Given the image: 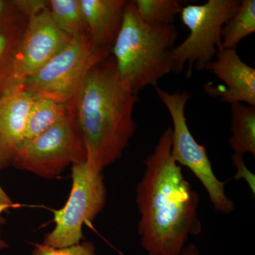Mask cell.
Instances as JSON below:
<instances>
[{"label": "cell", "instance_id": "obj_1", "mask_svg": "<svg viewBox=\"0 0 255 255\" xmlns=\"http://www.w3.org/2000/svg\"><path fill=\"white\" fill-rule=\"evenodd\" d=\"M172 128L162 132L143 164L136 187L137 233L148 255H179L190 236L202 232L199 196L171 154Z\"/></svg>", "mask_w": 255, "mask_h": 255}, {"label": "cell", "instance_id": "obj_2", "mask_svg": "<svg viewBox=\"0 0 255 255\" xmlns=\"http://www.w3.org/2000/svg\"><path fill=\"white\" fill-rule=\"evenodd\" d=\"M137 93L120 76L112 54L89 71L71 112L86 149V160L97 170L123 155L136 130Z\"/></svg>", "mask_w": 255, "mask_h": 255}, {"label": "cell", "instance_id": "obj_3", "mask_svg": "<svg viewBox=\"0 0 255 255\" xmlns=\"http://www.w3.org/2000/svg\"><path fill=\"white\" fill-rule=\"evenodd\" d=\"M177 30L173 24L152 26L137 15L133 1H127L123 23L111 54L124 81L137 92L157 84L172 72L170 55Z\"/></svg>", "mask_w": 255, "mask_h": 255}, {"label": "cell", "instance_id": "obj_4", "mask_svg": "<svg viewBox=\"0 0 255 255\" xmlns=\"http://www.w3.org/2000/svg\"><path fill=\"white\" fill-rule=\"evenodd\" d=\"M110 54L95 46L90 36L73 38L20 85L34 97L54 101L72 111L87 73Z\"/></svg>", "mask_w": 255, "mask_h": 255}, {"label": "cell", "instance_id": "obj_5", "mask_svg": "<svg viewBox=\"0 0 255 255\" xmlns=\"http://www.w3.org/2000/svg\"><path fill=\"white\" fill-rule=\"evenodd\" d=\"M241 4V0H209L204 4L182 7L181 18L189 34L171 52L172 72L182 73L186 64L187 78H191L193 68L208 70L221 48L223 26Z\"/></svg>", "mask_w": 255, "mask_h": 255}, {"label": "cell", "instance_id": "obj_6", "mask_svg": "<svg viewBox=\"0 0 255 255\" xmlns=\"http://www.w3.org/2000/svg\"><path fill=\"white\" fill-rule=\"evenodd\" d=\"M86 149L73 112L40 135L23 140L11 165L44 179L58 177L70 165L86 160Z\"/></svg>", "mask_w": 255, "mask_h": 255}, {"label": "cell", "instance_id": "obj_7", "mask_svg": "<svg viewBox=\"0 0 255 255\" xmlns=\"http://www.w3.org/2000/svg\"><path fill=\"white\" fill-rule=\"evenodd\" d=\"M159 98L168 110L172 119L171 154L176 163L190 169L204 186L214 209L223 214L236 209L235 202L226 194V182L216 177L206 147L198 143L188 127L185 117L186 105L191 93L186 90L169 92L155 87Z\"/></svg>", "mask_w": 255, "mask_h": 255}, {"label": "cell", "instance_id": "obj_8", "mask_svg": "<svg viewBox=\"0 0 255 255\" xmlns=\"http://www.w3.org/2000/svg\"><path fill=\"white\" fill-rule=\"evenodd\" d=\"M72 189L66 204L53 213L55 224L43 244L61 248L79 244L84 238L82 228L105 209L107 199L103 172L87 160L72 166Z\"/></svg>", "mask_w": 255, "mask_h": 255}, {"label": "cell", "instance_id": "obj_9", "mask_svg": "<svg viewBox=\"0 0 255 255\" xmlns=\"http://www.w3.org/2000/svg\"><path fill=\"white\" fill-rule=\"evenodd\" d=\"M72 38L55 23L49 6L30 15L15 55L7 90L36 73Z\"/></svg>", "mask_w": 255, "mask_h": 255}, {"label": "cell", "instance_id": "obj_10", "mask_svg": "<svg viewBox=\"0 0 255 255\" xmlns=\"http://www.w3.org/2000/svg\"><path fill=\"white\" fill-rule=\"evenodd\" d=\"M208 70L226 84V86L205 85L208 95L219 97L230 105L246 103L255 107V70L240 58L236 49H219Z\"/></svg>", "mask_w": 255, "mask_h": 255}, {"label": "cell", "instance_id": "obj_11", "mask_svg": "<svg viewBox=\"0 0 255 255\" xmlns=\"http://www.w3.org/2000/svg\"><path fill=\"white\" fill-rule=\"evenodd\" d=\"M34 98L21 85L0 95V170L11 165L15 152L23 140Z\"/></svg>", "mask_w": 255, "mask_h": 255}, {"label": "cell", "instance_id": "obj_12", "mask_svg": "<svg viewBox=\"0 0 255 255\" xmlns=\"http://www.w3.org/2000/svg\"><path fill=\"white\" fill-rule=\"evenodd\" d=\"M89 34L94 44L111 52L122 23L126 0H80Z\"/></svg>", "mask_w": 255, "mask_h": 255}, {"label": "cell", "instance_id": "obj_13", "mask_svg": "<svg viewBox=\"0 0 255 255\" xmlns=\"http://www.w3.org/2000/svg\"><path fill=\"white\" fill-rule=\"evenodd\" d=\"M28 16L21 11L0 21V95L9 87L16 50Z\"/></svg>", "mask_w": 255, "mask_h": 255}, {"label": "cell", "instance_id": "obj_14", "mask_svg": "<svg viewBox=\"0 0 255 255\" xmlns=\"http://www.w3.org/2000/svg\"><path fill=\"white\" fill-rule=\"evenodd\" d=\"M231 112L229 144L233 155L243 157L246 153L255 156V107L242 103L230 105Z\"/></svg>", "mask_w": 255, "mask_h": 255}, {"label": "cell", "instance_id": "obj_15", "mask_svg": "<svg viewBox=\"0 0 255 255\" xmlns=\"http://www.w3.org/2000/svg\"><path fill=\"white\" fill-rule=\"evenodd\" d=\"M70 112L66 107L54 101L35 97L28 113L23 140L40 135Z\"/></svg>", "mask_w": 255, "mask_h": 255}, {"label": "cell", "instance_id": "obj_16", "mask_svg": "<svg viewBox=\"0 0 255 255\" xmlns=\"http://www.w3.org/2000/svg\"><path fill=\"white\" fill-rule=\"evenodd\" d=\"M255 32V1L243 0L237 11L225 23L221 48L236 49L240 42Z\"/></svg>", "mask_w": 255, "mask_h": 255}, {"label": "cell", "instance_id": "obj_17", "mask_svg": "<svg viewBox=\"0 0 255 255\" xmlns=\"http://www.w3.org/2000/svg\"><path fill=\"white\" fill-rule=\"evenodd\" d=\"M50 14L60 29L71 36H90L80 0H50Z\"/></svg>", "mask_w": 255, "mask_h": 255}, {"label": "cell", "instance_id": "obj_18", "mask_svg": "<svg viewBox=\"0 0 255 255\" xmlns=\"http://www.w3.org/2000/svg\"><path fill=\"white\" fill-rule=\"evenodd\" d=\"M137 15L144 23L152 26L173 24L180 14L182 4L177 0H135Z\"/></svg>", "mask_w": 255, "mask_h": 255}, {"label": "cell", "instance_id": "obj_19", "mask_svg": "<svg viewBox=\"0 0 255 255\" xmlns=\"http://www.w3.org/2000/svg\"><path fill=\"white\" fill-rule=\"evenodd\" d=\"M31 255H97L95 245L91 242H84L65 248H55L42 244L34 245Z\"/></svg>", "mask_w": 255, "mask_h": 255}, {"label": "cell", "instance_id": "obj_20", "mask_svg": "<svg viewBox=\"0 0 255 255\" xmlns=\"http://www.w3.org/2000/svg\"><path fill=\"white\" fill-rule=\"evenodd\" d=\"M233 164L237 169V173H236V178L237 180L238 179H246L251 187V190L253 193H255V176L248 170V167H246L244 162V159L242 157H235L233 156Z\"/></svg>", "mask_w": 255, "mask_h": 255}, {"label": "cell", "instance_id": "obj_21", "mask_svg": "<svg viewBox=\"0 0 255 255\" xmlns=\"http://www.w3.org/2000/svg\"><path fill=\"white\" fill-rule=\"evenodd\" d=\"M19 9L13 1H6V0H0V21L16 14L19 12Z\"/></svg>", "mask_w": 255, "mask_h": 255}, {"label": "cell", "instance_id": "obj_22", "mask_svg": "<svg viewBox=\"0 0 255 255\" xmlns=\"http://www.w3.org/2000/svg\"><path fill=\"white\" fill-rule=\"evenodd\" d=\"M16 206L17 205L11 200V198L0 185V215L7 212L9 210L14 209Z\"/></svg>", "mask_w": 255, "mask_h": 255}, {"label": "cell", "instance_id": "obj_23", "mask_svg": "<svg viewBox=\"0 0 255 255\" xmlns=\"http://www.w3.org/2000/svg\"><path fill=\"white\" fill-rule=\"evenodd\" d=\"M179 255H200V253L195 244H189L184 247Z\"/></svg>", "mask_w": 255, "mask_h": 255}, {"label": "cell", "instance_id": "obj_24", "mask_svg": "<svg viewBox=\"0 0 255 255\" xmlns=\"http://www.w3.org/2000/svg\"><path fill=\"white\" fill-rule=\"evenodd\" d=\"M6 223V220L1 215H0V251L2 250L6 249L8 248L7 243L3 239L2 236H1V226Z\"/></svg>", "mask_w": 255, "mask_h": 255}]
</instances>
